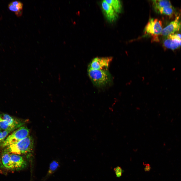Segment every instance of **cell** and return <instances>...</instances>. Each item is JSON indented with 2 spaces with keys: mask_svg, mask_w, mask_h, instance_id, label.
<instances>
[{
  "mask_svg": "<svg viewBox=\"0 0 181 181\" xmlns=\"http://www.w3.org/2000/svg\"><path fill=\"white\" fill-rule=\"evenodd\" d=\"M1 165L2 167L11 170H18L25 168L27 164L26 161L21 156L10 154L4 150L1 158Z\"/></svg>",
  "mask_w": 181,
  "mask_h": 181,
  "instance_id": "cell-1",
  "label": "cell"
},
{
  "mask_svg": "<svg viewBox=\"0 0 181 181\" xmlns=\"http://www.w3.org/2000/svg\"><path fill=\"white\" fill-rule=\"evenodd\" d=\"M112 59V57H96L93 59L89 68L96 70H107L109 64Z\"/></svg>",
  "mask_w": 181,
  "mask_h": 181,
  "instance_id": "cell-6",
  "label": "cell"
},
{
  "mask_svg": "<svg viewBox=\"0 0 181 181\" xmlns=\"http://www.w3.org/2000/svg\"><path fill=\"white\" fill-rule=\"evenodd\" d=\"M3 117V119L7 122L9 127L13 131L18 128L25 123L24 121L15 119L7 114H4Z\"/></svg>",
  "mask_w": 181,
  "mask_h": 181,
  "instance_id": "cell-10",
  "label": "cell"
},
{
  "mask_svg": "<svg viewBox=\"0 0 181 181\" xmlns=\"http://www.w3.org/2000/svg\"><path fill=\"white\" fill-rule=\"evenodd\" d=\"M5 149L10 153L20 155L30 154L34 148V140L28 135L15 144L7 147Z\"/></svg>",
  "mask_w": 181,
  "mask_h": 181,
  "instance_id": "cell-2",
  "label": "cell"
},
{
  "mask_svg": "<svg viewBox=\"0 0 181 181\" xmlns=\"http://www.w3.org/2000/svg\"><path fill=\"white\" fill-rule=\"evenodd\" d=\"M105 1L112 6L117 13L118 14L121 12L122 6L120 1L119 0H105Z\"/></svg>",
  "mask_w": 181,
  "mask_h": 181,
  "instance_id": "cell-13",
  "label": "cell"
},
{
  "mask_svg": "<svg viewBox=\"0 0 181 181\" xmlns=\"http://www.w3.org/2000/svg\"><path fill=\"white\" fill-rule=\"evenodd\" d=\"M1 116L0 115V119H1ZM2 130V129L1 128V126H0V130Z\"/></svg>",
  "mask_w": 181,
  "mask_h": 181,
  "instance_id": "cell-20",
  "label": "cell"
},
{
  "mask_svg": "<svg viewBox=\"0 0 181 181\" xmlns=\"http://www.w3.org/2000/svg\"><path fill=\"white\" fill-rule=\"evenodd\" d=\"M29 130L25 126H22L14 131L2 142L1 146L7 147L15 144L29 135Z\"/></svg>",
  "mask_w": 181,
  "mask_h": 181,
  "instance_id": "cell-4",
  "label": "cell"
},
{
  "mask_svg": "<svg viewBox=\"0 0 181 181\" xmlns=\"http://www.w3.org/2000/svg\"><path fill=\"white\" fill-rule=\"evenodd\" d=\"M154 8L156 11L163 8L172 6L170 2L166 0H155L152 1Z\"/></svg>",
  "mask_w": 181,
  "mask_h": 181,
  "instance_id": "cell-12",
  "label": "cell"
},
{
  "mask_svg": "<svg viewBox=\"0 0 181 181\" xmlns=\"http://www.w3.org/2000/svg\"><path fill=\"white\" fill-rule=\"evenodd\" d=\"M163 44L165 48L172 50L181 47V34L175 33L165 37Z\"/></svg>",
  "mask_w": 181,
  "mask_h": 181,
  "instance_id": "cell-7",
  "label": "cell"
},
{
  "mask_svg": "<svg viewBox=\"0 0 181 181\" xmlns=\"http://www.w3.org/2000/svg\"><path fill=\"white\" fill-rule=\"evenodd\" d=\"M0 126L2 130H9L11 131H13L9 127L7 122L2 117L0 120Z\"/></svg>",
  "mask_w": 181,
  "mask_h": 181,
  "instance_id": "cell-15",
  "label": "cell"
},
{
  "mask_svg": "<svg viewBox=\"0 0 181 181\" xmlns=\"http://www.w3.org/2000/svg\"><path fill=\"white\" fill-rule=\"evenodd\" d=\"M144 165L145 166L144 168V171L145 172H149L150 170L151 167L150 165L149 164H145L143 163Z\"/></svg>",
  "mask_w": 181,
  "mask_h": 181,
  "instance_id": "cell-18",
  "label": "cell"
},
{
  "mask_svg": "<svg viewBox=\"0 0 181 181\" xmlns=\"http://www.w3.org/2000/svg\"><path fill=\"white\" fill-rule=\"evenodd\" d=\"M101 6L105 16L109 22H113L117 19L118 17V14L105 0L102 1Z\"/></svg>",
  "mask_w": 181,
  "mask_h": 181,
  "instance_id": "cell-9",
  "label": "cell"
},
{
  "mask_svg": "<svg viewBox=\"0 0 181 181\" xmlns=\"http://www.w3.org/2000/svg\"><path fill=\"white\" fill-rule=\"evenodd\" d=\"M181 30V21L179 16H177L175 20L171 22L165 27L163 28L161 35L166 37L169 35L175 34Z\"/></svg>",
  "mask_w": 181,
  "mask_h": 181,
  "instance_id": "cell-8",
  "label": "cell"
},
{
  "mask_svg": "<svg viewBox=\"0 0 181 181\" xmlns=\"http://www.w3.org/2000/svg\"><path fill=\"white\" fill-rule=\"evenodd\" d=\"M2 131L0 130V137H1V134H2Z\"/></svg>",
  "mask_w": 181,
  "mask_h": 181,
  "instance_id": "cell-19",
  "label": "cell"
},
{
  "mask_svg": "<svg viewBox=\"0 0 181 181\" xmlns=\"http://www.w3.org/2000/svg\"><path fill=\"white\" fill-rule=\"evenodd\" d=\"M23 5L21 2L17 1H12L8 4L9 9L14 12L16 15L19 17L22 15Z\"/></svg>",
  "mask_w": 181,
  "mask_h": 181,
  "instance_id": "cell-11",
  "label": "cell"
},
{
  "mask_svg": "<svg viewBox=\"0 0 181 181\" xmlns=\"http://www.w3.org/2000/svg\"><path fill=\"white\" fill-rule=\"evenodd\" d=\"M59 166L58 163L56 161H53L50 164L49 169L48 171L49 174H51L55 171Z\"/></svg>",
  "mask_w": 181,
  "mask_h": 181,
  "instance_id": "cell-16",
  "label": "cell"
},
{
  "mask_svg": "<svg viewBox=\"0 0 181 181\" xmlns=\"http://www.w3.org/2000/svg\"><path fill=\"white\" fill-rule=\"evenodd\" d=\"M161 14L171 16L175 13V10L172 6L166 7L159 9L156 11Z\"/></svg>",
  "mask_w": 181,
  "mask_h": 181,
  "instance_id": "cell-14",
  "label": "cell"
},
{
  "mask_svg": "<svg viewBox=\"0 0 181 181\" xmlns=\"http://www.w3.org/2000/svg\"><path fill=\"white\" fill-rule=\"evenodd\" d=\"M163 29L162 21L156 18H151L146 25L144 29L145 33L151 35L153 41H159L158 36L161 35Z\"/></svg>",
  "mask_w": 181,
  "mask_h": 181,
  "instance_id": "cell-3",
  "label": "cell"
},
{
  "mask_svg": "<svg viewBox=\"0 0 181 181\" xmlns=\"http://www.w3.org/2000/svg\"><path fill=\"white\" fill-rule=\"evenodd\" d=\"M88 73L92 82L97 85H104L109 82L110 79L109 75L107 70L89 68Z\"/></svg>",
  "mask_w": 181,
  "mask_h": 181,
  "instance_id": "cell-5",
  "label": "cell"
},
{
  "mask_svg": "<svg viewBox=\"0 0 181 181\" xmlns=\"http://www.w3.org/2000/svg\"><path fill=\"white\" fill-rule=\"evenodd\" d=\"M114 170L117 177H120L122 176L123 170L120 167L117 166L114 168Z\"/></svg>",
  "mask_w": 181,
  "mask_h": 181,
  "instance_id": "cell-17",
  "label": "cell"
}]
</instances>
